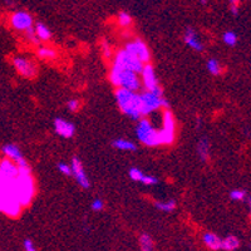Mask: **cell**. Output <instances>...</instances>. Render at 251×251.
I'll use <instances>...</instances> for the list:
<instances>
[{
    "label": "cell",
    "mask_w": 251,
    "mask_h": 251,
    "mask_svg": "<svg viewBox=\"0 0 251 251\" xmlns=\"http://www.w3.org/2000/svg\"><path fill=\"white\" fill-rule=\"evenodd\" d=\"M114 97L123 114L128 116L133 121H140L143 118L141 113L140 93L125 88H117L114 92Z\"/></svg>",
    "instance_id": "1"
},
{
    "label": "cell",
    "mask_w": 251,
    "mask_h": 251,
    "mask_svg": "<svg viewBox=\"0 0 251 251\" xmlns=\"http://www.w3.org/2000/svg\"><path fill=\"white\" fill-rule=\"evenodd\" d=\"M35 196V181L30 169L19 170L15 178V197L23 207L31 203Z\"/></svg>",
    "instance_id": "2"
},
{
    "label": "cell",
    "mask_w": 251,
    "mask_h": 251,
    "mask_svg": "<svg viewBox=\"0 0 251 251\" xmlns=\"http://www.w3.org/2000/svg\"><path fill=\"white\" fill-rule=\"evenodd\" d=\"M140 104L142 117H147L157 109H169V100L163 96L162 87H157L153 91H145L140 93Z\"/></svg>",
    "instance_id": "3"
},
{
    "label": "cell",
    "mask_w": 251,
    "mask_h": 251,
    "mask_svg": "<svg viewBox=\"0 0 251 251\" xmlns=\"http://www.w3.org/2000/svg\"><path fill=\"white\" fill-rule=\"evenodd\" d=\"M108 78L114 87L128 89L132 92H137L142 86L141 78L137 73L125 71V69H121L116 66H112Z\"/></svg>",
    "instance_id": "4"
},
{
    "label": "cell",
    "mask_w": 251,
    "mask_h": 251,
    "mask_svg": "<svg viewBox=\"0 0 251 251\" xmlns=\"http://www.w3.org/2000/svg\"><path fill=\"white\" fill-rule=\"evenodd\" d=\"M136 137L140 141V143H142L146 147H157V146H161L158 129L154 128L151 121L147 117H143L140 121H137Z\"/></svg>",
    "instance_id": "5"
},
{
    "label": "cell",
    "mask_w": 251,
    "mask_h": 251,
    "mask_svg": "<svg viewBox=\"0 0 251 251\" xmlns=\"http://www.w3.org/2000/svg\"><path fill=\"white\" fill-rule=\"evenodd\" d=\"M161 146H170L176 140V118L170 109L162 113V128L158 129Z\"/></svg>",
    "instance_id": "6"
},
{
    "label": "cell",
    "mask_w": 251,
    "mask_h": 251,
    "mask_svg": "<svg viewBox=\"0 0 251 251\" xmlns=\"http://www.w3.org/2000/svg\"><path fill=\"white\" fill-rule=\"evenodd\" d=\"M113 66L118 67L121 69H125V71H131L140 75L145 64L137 57H134V55L127 53L125 49H120L113 55Z\"/></svg>",
    "instance_id": "7"
},
{
    "label": "cell",
    "mask_w": 251,
    "mask_h": 251,
    "mask_svg": "<svg viewBox=\"0 0 251 251\" xmlns=\"http://www.w3.org/2000/svg\"><path fill=\"white\" fill-rule=\"evenodd\" d=\"M123 49L129 54L137 57L143 64H149L150 60H151V50L141 38H136L128 43H126Z\"/></svg>",
    "instance_id": "8"
},
{
    "label": "cell",
    "mask_w": 251,
    "mask_h": 251,
    "mask_svg": "<svg viewBox=\"0 0 251 251\" xmlns=\"http://www.w3.org/2000/svg\"><path fill=\"white\" fill-rule=\"evenodd\" d=\"M12 63L15 71L22 77L26 78V79H31V78L37 77L38 66L35 64L34 60L29 59L26 57H22V55H17V57H13Z\"/></svg>",
    "instance_id": "9"
},
{
    "label": "cell",
    "mask_w": 251,
    "mask_h": 251,
    "mask_svg": "<svg viewBox=\"0 0 251 251\" xmlns=\"http://www.w3.org/2000/svg\"><path fill=\"white\" fill-rule=\"evenodd\" d=\"M72 166V177H75V182L80 186L84 190H88L91 187V181H89V177L87 175L86 170H84V166H83L82 161L79 160V157L75 156L71 161Z\"/></svg>",
    "instance_id": "10"
},
{
    "label": "cell",
    "mask_w": 251,
    "mask_h": 251,
    "mask_svg": "<svg viewBox=\"0 0 251 251\" xmlns=\"http://www.w3.org/2000/svg\"><path fill=\"white\" fill-rule=\"evenodd\" d=\"M10 25L15 30L25 33L28 29L34 26V22H33V17L29 13L20 10V12H15L12 14V17H10Z\"/></svg>",
    "instance_id": "11"
},
{
    "label": "cell",
    "mask_w": 251,
    "mask_h": 251,
    "mask_svg": "<svg viewBox=\"0 0 251 251\" xmlns=\"http://www.w3.org/2000/svg\"><path fill=\"white\" fill-rule=\"evenodd\" d=\"M53 128H54V132L60 136L62 138H72L75 134V125L72 123L71 121H67L62 117H57L54 121H53Z\"/></svg>",
    "instance_id": "12"
},
{
    "label": "cell",
    "mask_w": 251,
    "mask_h": 251,
    "mask_svg": "<svg viewBox=\"0 0 251 251\" xmlns=\"http://www.w3.org/2000/svg\"><path fill=\"white\" fill-rule=\"evenodd\" d=\"M140 75L141 83L143 84L146 91H153V89H156L157 87L160 86V84H158V78H157L156 75V71H154L153 66H152L151 63L143 66V69Z\"/></svg>",
    "instance_id": "13"
},
{
    "label": "cell",
    "mask_w": 251,
    "mask_h": 251,
    "mask_svg": "<svg viewBox=\"0 0 251 251\" xmlns=\"http://www.w3.org/2000/svg\"><path fill=\"white\" fill-rule=\"evenodd\" d=\"M18 174H19V170H18L17 163L8 160L5 157L0 161V178L13 180V178H17Z\"/></svg>",
    "instance_id": "14"
},
{
    "label": "cell",
    "mask_w": 251,
    "mask_h": 251,
    "mask_svg": "<svg viewBox=\"0 0 251 251\" xmlns=\"http://www.w3.org/2000/svg\"><path fill=\"white\" fill-rule=\"evenodd\" d=\"M183 42L187 44L192 50L195 51H202L203 50V44L201 43L200 38L197 35L196 30L192 29L191 26H187L185 29V34H183Z\"/></svg>",
    "instance_id": "15"
},
{
    "label": "cell",
    "mask_w": 251,
    "mask_h": 251,
    "mask_svg": "<svg viewBox=\"0 0 251 251\" xmlns=\"http://www.w3.org/2000/svg\"><path fill=\"white\" fill-rule=\"evenodd\" d=\"M196 153L201 162L206 163L210 160V154H211V143H210V140H208L206 136L201 137L200 140H199V142H197Z\"/></svg>",
    "instance_id": "16"
},
{
    "label": "cell",
    "mask_w": 251,
    "mask_h": 251,
    "mask_svg": "<svg viewBox=\"0 0 251 251\" xmlns=\"http://www.w3.org/2000/svg\"><path fill=\"white\" fill-rule=\"evenodd\" d=\"M1 153H3L5 158L13 161V162H18V161L22 160L24 157L20 149L15 143H6V145H4L1 147Z\"/></svg>",
    "instance_id": "17"
},
{
    "label": "cell",
    "mask_w": 251,
    "mask_h": 251,
    "mask_svg": "<svg viewBox=\"0 0 251 251\" xmlns=\"http://www.w3.org/2000/svg\"><path fill=\"white\" fill-rule=\"evenodd\" d=\"M202 243L208 250L211 251H221V243L223 239L216 235L215 232H205L202 235Z\"/></svg>",
    "instance_id": "18"
},
{
    "label": "cell",
    "mask_w": 251,
    "mask_h": 251,
    "mask_svg": "<svg viewBox=\"0 0 251 251\" xmlns=\"http://www.w3.org/2000/svg\"><path fill=\"white\" fill-rule=\"evenodd\" d=\"M37 57L40 60L51 62V60H55L58 58V51L51 47L39 46L37 48Z\"/></svg>",
    "instance_id": "19"
},
{
    "label": "cell",
    "mask_w": 251,
    "mask_h": 251,
    "mask_svg": "<svg viewBox=\"0 0 251 251\" xmlns=\"http://www.w3.org/2000/svg\"><path fill=\"white\" fill-rule=\"evenodd\" d=\"M112 147L118 151L125 152H134L137 151V146L136 143L132 142L131 140H126V138H116L112 141Z\"/></svg>",
    "instance_id": "20"
},
{
    "label": "cell",
    "mask_w": 251,
    "mask_h": 251,
    "mask_svg": "<svg viewBox=\"0 0 251 251\" xmlns=\"http://www.w3.org/2000/svg\"><path fill=\"white\" fill-rule=\"evenodd\" d=\"M241 245L239 237L236 235H227L223 239L221 243V251H236Z\"/></svg>",
    "instance_id": "21"
},
{
    "label": "cell",
    "mask_w": 251,
    "mask_h": 251,
    "mask_svg": "<svg viewBox=\"0 0 251 251\" xmlns=\"http://www.w3.org/2000/svg\"><path fill=\"white\" fill-rule=\"evenodd\" d=\"M206 69L211 75L214 77H219L224 73V67L223 64L220 63L219 59L216 58H210V59L206 62Z\"/></svg>",
    "instance_id": "22"
},
{
    "label": "cell",
    "mask_w": 251,
    "mask_h": 251,
    "mask_svg": "<svg viewBox=\"0 0 251 251\" xmlns=\"http://www.w3.org/2000/svg\"><path fill=\"white\" fill-rule=\"evenodd\" d=\"M34 30H35V34H37L38 39L40 42H48L50 40L51 38V31L46 24L43 23H37L34 26Z\"/></svg>",
    "instance_id": "23"
},
{
    "label": "cell",
    "mask_w": 251,
    "mask_h": 251,
    "mask_svg": "<svg viewBox=\"0 0 251 251\" xmlns=\"http://www.w3.org/2000/svg\"><path fill=\"white\" fill-rule=\"evenodd\" d=\"M138 243H140V251H154L153 239L150 234H146V232L141 234Z\"/></svg>",
    "instance_id": "24"
},
{
    "label": "cell",
    "mask_w": 251,
    "mask_h": 251,
    "mask_svg": "<svg viewBox=\"0 0 251 251\" xmlns=\"http://www.w3.org/2000/svg\"><path fill=\"white\" fill-rule=\"evenodd\" d=\"M176 201L175 200H167V201H156L153 203L154 207L161 212H172L176 210Z\"/></svg>",
    "instance_id": "25"
},
{
    "label": "cell",
    "mask_w": 251,
    "mask_h": 251,
    "mask_svg": "<svg viewBox=\"0 0 251 251\" xmlns=\"http://www.w3.org/2000/svg\"><path fill=\"white\" fill-rule=\"evenodd\" d=\"M223 42L226 44V46L228 47H235L237 44V42H239V37H237V34L235 33V31H225L223 35Z\"/></svg>",
    "instance_id": "26"
},
{
    "label": "cell",
    "mask_w": 251,
    "mask_h": 251,
    "mask_svg": "<svg viewBox=\"0 0 251 251\" xmlns=\"http://www.w3.org/2000/svg\"><path fill=\"white\" fill-rule=\"evenodd\" d=\"M117 22L118 25L122 26V28H129L132 23H133L132 17L127 12H121L117 17Z\"/></svg>",
    "instance_id": "27"
},
{
    "label": "cell",
    "mask_w": 251,
    "mask_h": 251,
    "mask_svg": "<svg viewBox=\"0 0 251 251\" xmlns=\"http://www.w3.org/2000/svg\"><path fill=\"white\" fill-rule=\"evenodd\" d=\"M228 197H230V200H231V201H236V202H240V201H245L246 200L248 194H246L244 190H241V188H235V190L230 191V195H228Z\"/></svg>",
    "instance_id": "28"
},
{
    "label": "cell",
    "mask_w": 251,
    "mask_h": 251,
    "mask_svg": "<svg viewBox=\"0 0 251 251\" xmlns=\"http://www.w3.org/2000/svg\"><path fill=\"white\" fill-rule=\"evenodd\" d=\"M100 50H102L103 57L107 58V59H109V58H112L114 55L113 48H112V46L109 44L108 40L106 39H103L102 42H100Z\"/></svg>",
    "instance_id": "29"
},
{
    "label": "cell",
    "mask_w": 251,
    "mask_h": 251,
    "mask_svg": "<svg viewBox=\"0 0 251 251\" xmlns=\"http://www.w3.org/2000/svg\"><path fill=\"white\" fill-rule=\"evenodd\" d=\"M143 176H145V174H143L138 167H132V169H129L128 177L132 181H134V182H141Z\"/></svg>",
    "instance_id": "30"
},
{
    "label": "cell",
    "mask_w": 251,
    "mask_h": 251,
    "mask_svg": "<svg viewBox=\"0 0 251 251\" xmlns=\"http://www.w3.org/2000/svg\"><path fill=\"white\" fill-rule=\"evenodd\" d=\"M25 39L28 40L29 43L33 44V46H37V47L40 46V40L38 39L37 34H35L34 26H33V28H30V29H28V30L25 31Z\"/></svg>",
    "instance_id": "31"
},
{
    "label": "cell",
    "mask_w": 251,
    "mask_h": 251,
    "mask_svg": "<svg viewBox=\"0 0 251 251\" xmlns=\"http://www.w3.org/2000/svg\"><path fill=\"white\" fill-rule=\"evenodd\" d=\"M57 167H58V171H59L62 175H64V176L72 177V175H73V172H72L71 163L59 162L57 165Z\"/></svg>",
    "instance_id": "32"
},
{
    "label": "cell",
    "mask_w": 251,
    "mask_h": 251,
    "mask_svg": "<svg viewBox=\"0 0 251 251\" xmlns=\"http://www.w3.org/2000/svg\"><path fill=\"white\" fill-rule=\"evenodd\" d=\"M67 109H68L69 112H72V113H75V112L79 111L80 109L79 100H75V98L69 100L68 102H67Z\"/></svg>",
    "instance_id": "33"
},
{
    "label": "cell",
    "mask_w": 251,
    "mask_h": 251,
    "mask_svg": "<svg viewBox=\"0 0 251 251\" xmlns=\"http://www.w3.org/2000/svg\"><path fill=\"white\" fill-rule=\"evenodd\" d=\"M141 183H143L146 186H153L158 183V178L156 176H152V175H145Z\"/></svg>",
    "instance_id": "34"
},
{
    "label": "cell",
    "mask_w": 251,
    "mask_h": 251,
    "mask_svg": "<svg viewBox=\"0 0 251 251\" xmlns=\"http://www.w3.org/2000/svg\"><path fill=\"white\" fill-rule=\"evenodd\" d=\"M91 208L96 212L102 211L103 208H104V201H103L102 199H94L91 203Z\"/></svg>",
    "instance_id": "35"
},
{
    "label": "cell",
    "mask_w": 251,
    "mask_h": 251,
    "mask_svg": "<svg viewBox=\"0 0 251 251\" xmlns=\"http://www.w3.org/2000/svg\"><path fill=\"white\" fill-rule=\"evenodd\" d=\"M230 4V12L234 17H237L240 12V0H227Z\"/></svg>",
    "instance_id": "36"
},
{
    "label": "cell",
    "mask_w": 251,
    "mask_h": 251,
    "mask_svg": "<svg viewBox=\"0 0 251 251\" xmlns=\"http://www.w3.org/2000/svg\"><path fill=\"white\" fill-rule=\"evenodd\" d=\"M23 250L24 251H37L35 244L30 239H25L23 241Z\"/></svg>",
    "instance_id": "37"
},
{
    "label": "cell",
    "mask_w": 251,
    "mask_h": 251,
    "mask_svg": "<svg viewBox=\"0 0 251 251\" xmlns=\"http://www.w3.org/2000/svg\"><path fill=\"white\" fill-rule=\"evenodd\" d=\"M246 200H248V207H249V216L251 219V195L250 196L246 197Z\"/></svg>",
    "instance_id": "38"
},
{
    "label": "cell",
    "mask_w": 251,
    "mask_h": 251,
    "mask_svg": "<svg viewBox=\"0 0 251 251\" xmlns=\"http://www.w3.org/2000/svg\"><path fill=\"white\" fill-rule=\"evenodd\" d=\"M196 127L197 128H201V118L200 117L196 118Z\"/></svg>",
    "instance_id": "39"
},
{
    "label": "cell",
    "mask_w": 251,
    "mask_h": 251,
    "mask_svg": "<svg viewBox=\"0 0 251 251\" xmlns=\"http://www.w3.org/2000/svg\"><path fill=\"white\" fill-rule=\"evenodd\" d=\"M201 4H202V5L207 4V0H201Z\"/></svg>",
    "instance_id": "40"
},
{
    "label": "cell",
    "mask_w": 251,
    "mask_h": 251,
    "mask_svg": "<svg viewBox=\"0 0 251 251\" xmlns=\"http://www.w3.org/2000/svg\"><path fill=\"white\" fill-rule=\"evenodd\" d=\"M249 248H250V249H251V243H250V244H249Z\"/></svg>",
    "instance_id": "41"
},
{
    "label": "cell",
    "mask_w": 251,
    "mask_h": 251,
    "mask_svg": "<svg viewBox=\"0 0 251 251\" xmlns=\"http://www.w3.org/2000/svg\"><path fill=\"white\" fill-rule=\"evenodd\" d=\"M250 64H251V63H250Z\"/></svg>",
    "instance_id": "42"
}]
</instances>
